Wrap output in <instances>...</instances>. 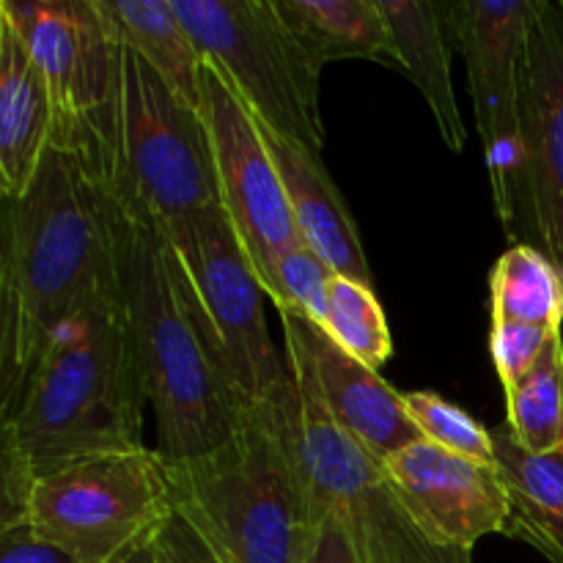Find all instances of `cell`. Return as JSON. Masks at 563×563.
I'll use <instances>...</instances> for the list:
<instances>
[{
    "instance_id": "cell-1",
    "label": "cell",
    "mask_w": 563,
    "mask_h": 563,
    "mask_svg": "<svg viewBox=\"0 0 563 563\" xmlns=\"http://www.w3.org/2000/svg\"><path fill=\"white\" fill-rule=\"evenodd\" d=\"M126 214L77 148L49 143L25 196L0 218V416L44 346L91 302L121 289Z\"/></svg>"
},
{
    "instance_id": "cell-2",
    "label": "cell",
    "mask_w": 563,
    "mask_h": 563,
    "mask_svg": "<svg viewBox=\"0 0 563 563\" xmlns=\"http://www.w3.org/2000/svg\"><path fill=\"white\" fill-rule=\"evenodd\" d=\"M146 401L119 289L77 311L49 339L0 416V526L25 520L27 493L44 473L86 456L146 449Z\"/></svg>"
},
{
    "instance_id": "cell-3",
    "label": "cell",
    "mask_w": 563,
    "mask_h": 563,
    "mask_svg": "<svg viewBox=\"0 0 563 563\" xmlns=\"http://www.w3.org/2000/svg\"><path fill=\"white\" fill-rule=\"evenodd\" d=\"M121 295L157 418V451L185 462L229 443L256 405L225 363L207 311L179 256L154 225L126 218Z\"/></svg>"
},
{
    "instance_id": "cell-4",
    "label": "cell",
    "mask_w": 563,
    "mask_h": 563,
    "mask_svg": "<svg viewBox=\"0 0 563 563\" xmlns=\"http://www.w3.org/2000/svg\"><path fill=\"white\" fill-rule=\"evenodd\" d=\"M165 465L174 509L220 563H306L319 511L262 405L225 445Z\"/></svg>"
},
{
    "instance_id": "cell-5",
    "label": "cell",
    "mask_w": 563,
    "mask_h": 563,
    "mask_svg": "<svg viewBox=\"0 0 563 563\" xmlns=\"http://www.w3.org/2000/svg\"><path fill=\"white\" fill-rule=\"evenodd\" d=\"M258 405L289 445L313 506L339 517L357 563H473V553L443 548L418 526L385 462L330 418L300 374L289 368Z\"/></svg>"
},
{
    "instance_id": "cell-6",
    "label": "cell",
    "mask_w": 563,
    "mask_h": 563,
    "mask_svg": "<svg viewBox=\"0 0 563 563\" xmlns=\"http://www.w3.org/2000/svg\"><path fill=\"white\" fill-rule=\"evenodd\" d=\"M104 185L126 218L159 231L220 203L212 141L201 110L170 91L124 44Z\"/></svg>"
},
{
    "instance_id": "cell-7",
    "label": "cell",
    "mask_w": 563,
    "mask_h": 563,
    "mask_svg": "<svg viewBox=\"0 0 563 563\" xmlns=\"http://www.w3.org/2000/svg\"><path fill=\"white\" fill-rule=\"evenodd\" d=\"M174 511L157 449L86 456L36 478L25 522L77 563H121L154 539Z\"/></svg>"
},
{
    "instance_id": "cell-8",
    "label": "cell",
    "mask_w": 563,
    "mask_h": 563,
    "mask_svg": "<svg viewBox=\"0 0 563 563\" xmlns=\"http://www.w3.org/2000/svg\"><path fill=\"white\" fill-rule=\"evenodd\" d=\"M174 11L207 64L264 126L322 154V69L300 47L275 0H174Z\"/></svg>"
},
{
    "instance_id": "cell-9",
    "label": "cell",
    "mask_w": 563,
    "mask_h": 563,
    "mask_svg": "<svg viewBox=\"0 0 563 563\" xmlns=\"http://www.w3.org/2000/svg\"><path fill=\"white\" fill-rule=\"evenodd\" d=\"M0 20L25 42L53 97V141L104 176L119 99L121 42L102 0H0Z\"/></svg>"
},
{
    "instance_id": "cell-10",
    "label": "cell",
    "mask_w": 563,
    "mask_h": 563,
    "mask_svg": "<svg viewBox=\"0 0 563 563\" xmlns=\"http://www.w3.org/2000/svg\"><path fill=\"white\" fill-rule=\"evenodd\" d=\"M542 0H454L449 31L467 64L493 203L506 234L515 223L522 165V66Z\"/></svg>"
},
{
    "instance_id": "cell-11",
    "label": "cell",
    "mask_w": 563,
    "mask_h": 563,
    "mask_svg": "<svg viewBox=\"0 0 563 563\" xmlns=\"http://www.w3.org/2000/svg\"><path fill=\"white\" fill-rule=\"evenodd\" d=\"M163 236L176 251L185 273L190 275L242 394L253 405L269 399L286 379L289 368L269 339L267 319H264L267 291L223 203L192 214L185 223L163 231Z\"/></svg>"
},
{
    "instance_id": "cell-12",
    "label": "cell",
    "mask_w": 563,
    "mask_h": 563,
    "mask_svg": "<svg viewBox=\"0 0 563 563\" xmlns=\"http://www.w3.org/2000/svg\"><path fill=\"white\" fill-rule=\"evenodd\" d=\"M201 115L212 141L220 203L253 262L264 291L286 253L302 247L289 196L256 115L214 66L203 69Z\"/></svg>"
},
{
    "instance_id": "cell-13",
    "label": "cell",
    "mask_w": 563,
    "mask_h": 563,
    "mask_svg": "<svg viewBox=\"0 0 563 563\" xmlns=\"http://www.w3.org/2000/svg\"><path fill=\"white\" fill-rule=\"evenodd\" d=\"M522 165L509 240L563 275V0H542L522 66Z\"/></svg>"
},
{
    "instance_id": "cell-14",
    "label": "cell",
    "mask_w": 563,
    "mask_h": 563,
    "mask_svg": "<svg viewBox=\"0 0 563 563\" xmlns=\"http://www.w3.org/2000/svg\"><path fill=\"white\" fill-rule=\"evenodd\" d=\"M278 317L289 368L311 385L319 405L363 449L388 462L407 445L423 440L407 416L405 394L390 388L377 368H368L341 350L319 324L291 311H278Z\"/></svg>"
},
{
    "instance_id": "cell-15",
    "label": "cell",
    "mask_w": 563,
    "mask_h": 563,
    "mask_svg": "<svg viewBox=\"0 0 563 563\" xmlns=\"http://www.w3.org/2000/svg\"><path fill=\"white\" fill-rule=\"evenodd\" d=\"M385 471L418 526L443 548L473 553L478 539L504 531L509 500L495 465L418 440Z\"/></svg>"
},
{
    "instance_id": "cell-16",
    "label": "cell",
    "mask_w": 563,
    "mask_h": 563,
    "mask_svg": "<svg viewBox=\"0 0 563 563\" xmlns=\"http://www.w3.org/2000/svg\"><path fill=\"white\" fill-rule=\"evenodd\" d=\"M258 126H262L267 152L273 154V163L286 187V196H289V207L302 245L311 247L341 278L372 286L374 278L366 253H363L355 218H352L335 181L330 179L322 157L302 143L278 135L262 121H258Z\"/></svg>"
},
{
    "instance_id": "cell-17",
    "label": "cell",
    "mask_w": 563,
    "mask_h": 563,
    "mask_svg": "<svg viewBox=\"0 0 563 563\" xmlns=\"http://www.w3.org/2000/svg\"><path fill=\"white\" fill-rule=\"evenodd\" d=\"M55 110L20 33L0 20V198L25 196L53 141Z\"/></svg>"
},
{
    "instance_id": "cell-18",
    "label": "cell",
    "mask_w": 563,
    "mask_h": 563,
    "mask_svg": "<svg viewBox=\"0 0 563 563\" xmlns=\"http://www.w3.org/2000/svg\"><path fill=\"white\" fill-rule=\"evenodd\" d=\"M377 5L385 27H388L394 64L423 93L445 146L451 152H462L467 143V132L454 97V82H451L445 3H438V0H377Z\"/></svg>"
},
{
    "instance_id": "cell-19",
    "label": "cell",
    "mask_w": 563,
    "mask_h": 563,
    "mask_svg": "<svg viewBox=\"0 0 563 563\" xmlns=\"http://www.w3.org/2000/svg\"><path fill=\"white\" fill-rule=\"evenodd\" d=\"M489 432L509 500L500 537L531 544L550 563H563V449L531 454L506 423Z\"/></svg>"
},
{
    "instance_id": "cell-20",
    "label": "cell",
    "mask_w": 563,
    "mask_h": 563,
    "mask_svg": "<svg viewBox=\"0 0 563 563\" xmlns=\"http://www.w3.org/2000/svg\"><path fill=\"white\" fill-rule=\"evenodd\" d=\"M102 9L119 42L141 55L170 91L201 110L207 58L176 16L174 0H102Z\"/></svg>"
},
{
    "instance_id": "cell-21",
    "label": "cell",
    "mask_w": 563,
    "mask_h": 563,
    "mask_svg": "<svg viewBox=\"0 0 563 563\" xmlns=\"http://www.w3.org/2000/svg\"><path fill=\"white\" fill-rule=\"evenodd\" d=\"M275 9L319 69L346 58L394 64L377 0H275Z\"/></svg>"
},
{
    "instance_id": "cell-22",
    "label": "cell",
    "mask_w": 563,
    "mask_h": 563,
    "mask_svg": "<svg viewBox=\"0 0 563 563\" xmlns=\"http://www.w3.org/2000/svg\"><path fill=\"white\" fill-rule=\"evenodd\" d=\"M493 322H520L555 333L563 324L561 269L531 245H515L489 278Z\"/></svg>"
},
{
    "instance_id": "cell-23",
    "label": "cell",
    "mask_w": 563,
    "mask_h": 563,
    "mask_svg": "<svg viewBox=\"0 0 563 563\" xmlns=\"http://www.w3.org/2000/svg\"><path fill=\"white\" fill-rule=\"evenodd\" d=\"M506 427L531 454L563 449V335H550L537 366L506 388Z\"/></svg>"
},
{
    "instance_id": "cell-24",
    "label": "cell",
    "mask_w": 563,
    "mask_h": 563,
    "mask_svg": "<svg viewBox=\"0 0 563 563\" xmlns=\"http://www.w3.org/2000/svg\"><path fill=\"white\" fill-rule=\"evenodd\" d=\"M324 333L341 350L377 372L394 352L388 322H385V311L374 295V286L357 284V280L341 278V275H335L330 284Z\"/></svg>"
},
{
    "instance_id": "cell-25",
    "label": "cell",
    "mask_w": 563,
    "mask_h": 563,
    "mask_svg": "<svg viewBox=\"0 0 563 563\" xmlns=\"http://www.w3.org/2000/svg\"><path fill=\"white\" fill-rule=\"evenodd\" d=\"M405 407L423 440L451 451V454L495 465L493 432L473 421L462 407L451 405L443 396L429 394V390L405 394Z\"/></svg>"
},
{
    "instance_id": "cell-26",
    "label": "cell",
    "mask_w": 563,
    "mask_h": 563,
    "mask_svg": "<svg viewBox=\"0 0 563 563\" xmlns=\"http://www.w3.org/2000/svg\"><path fill=\"white\" fill-rule=\"evenodd\" d=\"M333 269L311 247L302 245L280 258L267 297L275 302L278 311H291L324 328L328 324L330 284H333Z\"/></svg>"
},
{
    "instance_id": "cell-27",
    "label": "cell",
    "mask_w": 563,
    "mask_h": 563,
    "mask_svg": "<svg viewBox=\"0 0 563 563\" xmlns=\"http://www.w3.org/2000/svg\"><path fill=\"white\" fill-rule=\"evenodd\" d=\"M550 335H553L550 330L531 328V324L493 322V330H489V352H493L495 372H498L504 390L520 383L537 366Z\"/></svg>"
},
{
    "instance_id": "cell-28",
    "label": "cell",
    "mask_w": 563,
    "mask_h": 563,
    "mask_svg": "<svg viewBox=\"0 0 563 563\" xmlns=\"http://www.w3.org/2000/svg\"><path fill=\"white\" fill-rule=\"evenodd\" d=\"M152 559L154 563H220L201 533L176 509L154 533Z\"/></svg>"
},
{
    "instance_id": "cell-29",
    "label": "cell",
    "mask_w": 563,
    "mask_h": 563,
    "mask_svg": "<svg viewBox=\"0 0 563 563\" xmlns=\"http://www.w3.org/2000/svg\"><path fill=\"white\" fill-rule=\"evenodd\" d=\"M0 563H77L55 544L44 542L22 522L0 526Z\"/></svg>"
},
{
    "instance_id": "cell-30",
    "label": "cell",
    "mask_w": 563,
    "mask_h": 563,
    "mask_svg": "<svg viewBox=\"0 0 563 563\" xmlns=\"http://www.w3.org/2000/svg\"><path fill=\"white\" fill-rule=\"evenodd\" d=\"M319 511V531L313 539V548L308 553L306 563H357L355 550H352L350 539H346L344 528H341L339 517L330 511Z\"/></svg>"
},
{
    "instance_id": "cell-31",
    "label": "cell",
    "mask_w": 563,
    "mask_h": 563,
    "mask_svg": "<svg viewBox=\"0 0 563 563\" xmlns=\"http://www.w3.org/2000/svg\"><path fill=\"white\" fill-rule=\"evenodd\" d=\"M121 563H154V559H152V542H148L146 548L137 550L135 555H130V559L121 561Z\"/></svg>"
}]
</instances>
